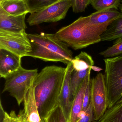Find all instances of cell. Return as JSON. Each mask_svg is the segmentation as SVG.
I'll return each instance as SVG.
<instances>
[{
  "label": "cell",
  "mask_w": 122,
  "mask_h": 122,
  "mask_svg": "<svg viewBox=\"0 0 122 122\" xmlns=\"http://www.w3.org/2000/svg\"><path fill=\"white\" fill-rule=\"evenodd\" d=\"M120 13L115 9L97 11L81 16L54 34L68 47L74 50L82 49L101 41V36Z\"/></svg>",
  "instance_id": "1"
},
{
  "label": "cell",
  "mask_w": 122,
  "mask_h": 122,
  "mask_svg": "<svg viewBox=\"0 0 122 122\" xmlns=\"http://www.w3.org/2000/svg\"><path fill=\"white\" fill-rule=\"evenodd\" d=\"M99 122H122V104L108 108Z\"/></svg>",
  "instance_id": "17"
},
{
  "label": "cell",
  "mask_w": 122,
  "mask_h": 122,
  "mask_svg": "<svg viewBox=\"0 0 122 122\" xmlns=\"http://www.w3.org/2000/svg\"></svg>",
  "instance_id": "32"
},
{
  "label": "cell",
  "mask_w": 122,
  "mask_h": 122,
  "mask_svg": "<svg viewBox=\"0 0 122 122\" xmlns=\"http://www.w3.org/2000/svg\"><path fill=\"white\" fill-rule=\"evenodd\" d=\"M10 115L11 117L10 122H18V115L16 114L14 111H11Z\"/></svg>",
  "instance_id": "27"
},
{
  "label": "cell",
  "mask_w": 122,
  "mask_h": 122,
  "mask_svg": "<svg viewBox=\"0 0 122 122\" xmlns=\"http://www.w3.org/2000/svg\"><path fill=\"white\" fill-rule=\"evenodd\" d=\"M73 69L71 75V100L72 104L82 84L87 76L91 73L94 61L91 56L82 51L71 61Z\"/></svg>",
  "instance_id": "7"
},
{
  "label": "cell",
  "mask_w": 122,
  "mask_h": 122,
  "mask_svg": "<svg viewBox=\"0 0 122 122\" xmlns=\"http://www.w3.org/2000/svg\"><path fill=\"white\" fill-rule=\"evenodd\" d=\"M18 122H28L23 113V110H21L18 115Z\"/></svg>",
  "instance_id": "26"
},
{
  "label": "cell",
  "mask_w": 122,
  "mask_h": 122,
  "mask_svg": "<svg viewBox=\"0 0 122 122\" xmlns=\"http://www.w3.org/2000/svg\"><path fill=\"white\" fill-rule=\"evenodd\" d=\"M106 85L109 105H114L122 97V55L104 59Z\"/></svg>",
  "instance_id": "5"
},
{
  "label": "cell",
  "mask_w": 122,
  "mask_h": 122,
  "mask_svg": "<svg viewBox=\"0 0 122 122\" xmlns=\"http://www.w3.org/2000/svg\"><path fill=\"white\" fill-rule=\"evenodd\" d=\"M32 51L26 56L45 61L60 62L68 65L73 60V53L69 47L54 34L41 32L40 34H27Z\"/></svg>",
  "instance_id": "3"
},
{
  "label": "cell",
  "mask_w": 122,
  "mask_h": 122,
  "mask_svg": "<svg viewBox=\"0 0 122 122\" xmlns=\"http://www.w3.org/2000/svg\"><path fill=\"white\" fill-rule=\"evenodd\" d=\"M29 13L32 14L49 6L59 0H24Z\"/></svg>",
  "instance_id": "19"
},
{
  "label": "cell",
  "mask_w": 122,
  "mask_h": 122,
  "mask_svg": "<svg viewBox=\"0 0 122 122\" xmlns=\"http://www.w3.org/2000/svg\"><path fill=\"white\" fill-rule=\"evenodd\" d=\"M91 100L94 111L95 118L98 121L104 115L109 105L105 76L99 73L91 79Z\"/></svg>",
  "instance_id": "8"
},
{
  "label": "cell",
  "mask_w": 122,
  "mask_h": 122,
  "mask_svg": "<svg viewBox=\"0 0 122 122\" xmlns=\"http://www.w3.org/2000/svg\"><path fill=\"white\" fill-rule=\"evenodd\" d=\"M66 75L61 92L58 98L57 104L61 107L67 122L71 114L72 102L71 100V75L73 69L71 62L67 65Z\"/></svg>",
  "instance_id": "10"
},
{
  "label": "cell",
  "mask_w": 122,
  "mask_h": 122,
  "mask_svg": "<svg viewBox=\"0 0 122 122\" xmlns=\"http://www.w3.org/2000/svg\"><path fill=\"white\" fill-rule=\"evenodd\" d=\"M90 80L86 88L84 97L82 114L87 109L91 101V85Z\"/></svg>",
  "instance_id": "24"
},
{
  "label": "cell",
  "mask_w": 122,
  "mask_h": 122,
  "mask_svg": "<svg viewBox=\"0 0 122 122\" xmlns=\"http://www.w3.org/2000/svg\"><path fill=\"white\" fill-rule=\"evenodd\" d=\"M26 14L12 15L0 6V30L14 33L25 31L27 28L25 21Z\"/></svg>",
  "instance_id": "11"
},
{
  "label": "cell",
  "mask_w": 122,
  "mask_h": 122,
  "mask_svg": "<svg viewBox=\"0 0 122 122\" xmlns=\"http://www.w3.org/2000/svg\"><path fill=\"white\" fill-rule=\"evenodd\" d=\"M24 114L28 122H42L39 112L33 84L25 95L24 99Z\"/></svg>",
  "instance_id": "13"
},
{
  "label": "cell",
  "mask_w": 122,
  "mask_h": 122,
  "mask_svg": "<svg viewBox=\"0 0 122 122\" xmlns=\"http://www.w3.org/2000/svg\"><path fill=\"white\" fill-rule=\"evenodd\" d=\"M42 122H67L61 107L58 105L55 107L44 119Z\"/></svg>",
  "instance_id": "21"
},
{
  "label": "cell",
  "mask_w": 122,
  "mask_h": 122,
  "mask_svg": "<svg viewBox=\"0 0 122 122\" xmlns=\"http://www.w3.org/2000/svg\"><path fill=\"white\" fill-rule=\"evenodd\" d=\"M67 0H59V1Z\"/></svg>",
  "instance_id": "30"
},
{
  "label": "cell",
  "mask_w": 122,
  "mask_h": 122,
  "mask_svg": "<svg viewBox=\"0 0 122 122\" xmlns=\"http://www.w3.org/2000/svg\"><path fill=\"white\" fill-rule=\"evenodd\" d=\"M121 3H122L120 4V6L119 7V8L120 9L121 13H122V1H121Z\"/></svg>",
  "instance_id": "29"
},
{
  "label": "cell",
  "mask_w": 122,
  "mask_h": 122,
  "mask_svg": "<svg viewBox=\"0 0 122 122\" xmlns=\"http://www.w3.org/2000/svg\"><path fill=\"white\" fill-rule=\"evenodd\" d=\"M21 58L4 49H0V76L5 79L21 66Z\"/></svg>",
  "instance_id": "12"
},
{
  "label": "cell",
  "mask_w": 122,
  "mask_h": 122,
  "mask_svg": "<svg viewBox=\"0 0 122 122\" xmlns=\"http://www.w3.org/2000/svg\"><path fill=\"white\" fill-rule=\"evenodd\" d=\"M90 73L82 82L72 104L71 110L68 122H77L82 114L84 97L86 88L91 79Z\"/></svg>",
  "instance_id": "14"
},
{
  "label": "cell",
  "mask_w": 122,
  "mask_h": 122,
  "mask_svg": "<svg viewBox=\"0 0 122 122\" xmlns=\"http://www.w3.org/2000/svg\"><path fill=\"white\" fill-rule=\"evenodd\" d=\"M27 34L26 31L14 33L0 30V49L7 50L21 58L26 56L32 51Z\"/></svg>",
  "instance_id": "9"
},
{
  "label": "cell",
  "mask_w": 122,
  "mask_h": 122,
  "mask_svg": "<svg viewBox=\"0 0 122 122\" xmlns=\"http://www.w3.org/2000/svg\"><path fill=\"white\" fill-rule=\"evenodd\" d=\"M95 121L94 107L91 100L89 107L77 122H94Z\"/></svg>",
  "instance_id": "23"
},
{
  "label": "cell",
  "mask_w": 122,
  "mask_h": 122,
  "mask_svg": "<svg viewBox=\"0 0 122 122\" xmlns=\"http://www.w3.org/2000/svg\"><path fill=\"white\" fill-rule=\"evenodd\" d=\"M72 7L73 11L75 13H81L85 11L91 0H71Z\"/></svg>",
  "instance_id": "22"
},
{
  "label": "cell",
  "mask_w": 122,
  "mask_h": 122,
  "mask_svg": "<svg viewBox=\"0 0 122 122\" xmlns=\"http://www.w3.org/2000/svg\"><path fill=\"white\" fill-rule=\"evenodd\" d=\"M3 0H0V2H1V1H2Z\"/></svg>",
  "instance_id": "33"
},
{
  "label": "cell",
  "mask_w": 122,
  "mask_h": 122,
  "mask_svg": "<svg viewBox=\"0 0 122 122\" xmlns=\"http://www.w3.org/2000/svg\"><path fill=\"white\" fill-rule=\"evenodd\" d=\"M99 122V121H95V122Z\"/></svg>",
  "instance_id": "31"
},
{
  "label": "cell",
  "mask_w": 122,
  "mask_h": 122,
  "mask_svg": "<svg viewBox=\"0 0 122 122\" xmlns=\"http://www.w3.org/2000/svg\"><path fill=\"white\" fill-rule=\"evenodd\" d=\"M10 114L5 112L2 106L1 101L0 104V122H10Z\"/></svg>",
  "instance_id": "25"
},
{
  "label": "cell",
  "mask_w": 122,
  "mask_h": 122,
  "mask_svg": "<svg viewBox=\"0 0 122 122\" xmlns=\"http://www.w3.org/2000/svg\"><path fill=\"white\" fill-rule=\"evenodd\" d=\"M122 38V13L109 25L101 36V41H112Z\"/></svg>",
  "instance_id": "15"
},
{
  "label": "cell",
  "mask_w": 122,
  "mask_h": 122,
  "mask_svg": "<svg viewBox=\"0 0 122 122\" xmlns=\"http://www.w3.org/2000/svg\"><path fill=\"white\" fill-rule=\"evenodd\" d=\"M0 6L12 15H19L29 13L24 0H4L0 2Z\"/></svg>",
  "instance_id": "16"
},
{
  "label": "cell",
  "mask_w": 122,
  "mask_h": 122,
  "mask_svg": "<svg viewBox=\"0 0 122 122\" xmlns=\"http://www.w3.org/2000/svg\"><path fill=\"white\" fill-rule=\"evenodd\" d=\"M99 54L105 58H114L122 55V38L115 40L114 44Z\"/></svg>",
  "instance_id": "20"
},
{
  "label": "cell",
  "mask_w": 122,
  "mask_h": 122,
  "mask_svg": "<svg viewBox=\"0 0 122 122\" xmlns=\"http://www.w3.org/2000/svg\"><path fill=\"white\" fill-rule=\"evenodd\" d=\"M66 69L47 66L38 73L33 82L34 95L42 121L57 105Z\"/></svg>",
  "instance_id": "2"
},
{
  "label": "cell",
  "mask_w": 122,
  "mask_h": 122,
  "mask_svg": "<svg viewBox=\"0 0 122 122\" xmlns=\"http://www.w3.org/2000/svg\"><path fill=\"white\" fill-rule=\"evenodd\" d=\"M122 0H91V4L97 11L118 10Z\"/></svg>",
  "instance_id": "18"
},
{
  "label": "cell",
  "mask_w": 122,
  "mask_h": 122,
  "mask_svg": "<svg viewBox=\"0 0 122 122\" xmlns=\"http://www.w3.org/2000/svg\"><path fill=\"white\" fill-rule=\"evenodd\" d=\"M72 7L71 0L59 1L40 10L31 14L27 19L29 25H36L44 23L56 22L64 19Z\"/></svg>",
  "instance_id": "6"
},
{
  "label": "cell",
  "mask_w": 122,
  "mask_h": 122,
  "mask_svg": "<svg viewBox=\"0 0 122 122\" xmlns=\"http://www.w3.org/2000/svg\"><path fill=\"white\" fill-rule=\"evenodd\" d=\"M37 69L28 70L22 66L5 78L2 93L8 92L14 97L19 106L23 102L25 95L33 85L38 74Z\"/></svg>",
  "instance_id": "4"
},
{
  "label": "cell",
  "mask_w": 122,
  "mask_h": 122,
  "mask_svg": "<svg viewBox=\"0 0 122 122\" xmlns=\"http://www.w3.org/2000/svg\"><path fill=\"white\" fill-rule=\"evenodd\" d=\"M92 70L95 71L99 72L102 70V69L100 68L99 67L96 66H93L91 67Z\"/></svg>",
  "instance_id": "28"
}]
</instances>
